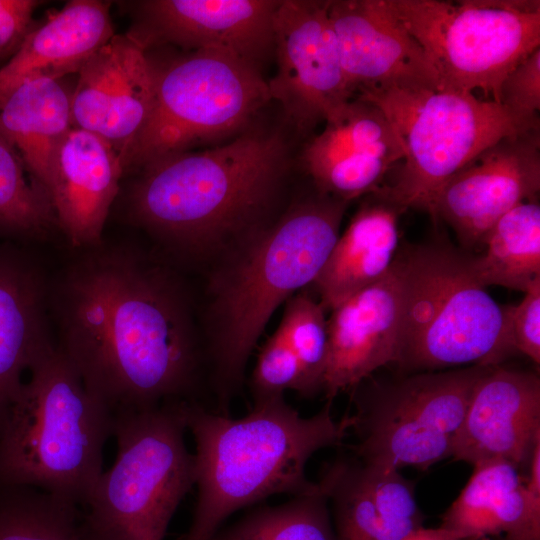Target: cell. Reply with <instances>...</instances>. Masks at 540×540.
<instances>
[{
	"mask_svg": "<svg viewBox=\"0 0 540 540\" xmlns=\"http://www.w3.org/2000/svg\"><path fill=\"white\" fill-rule=\"evenodd\" d=\"M212 540H336L321 490L254 510Z\"/></svg>",
	"mask_w": 540,
	"mask_h": 540,
	"instance_id": "obj_30",
	"label": "cell"
},
{
	"mask_svg": "<svg viewBox=\"0 0 540 540\" xmlns=\"http://www.w3.org/2000/svg\"><path fill=\"white\" fill-rule=\"evenodd\" d=\"M498 104L521 130L540 129V47L505 76Z\"/></svg>",
	"mask_w": 540,
	"mask_h": 540,
	"instance_id": "obj_33",
	"label": "cell"
},
{
	"mask_svg": "<svg viewBox=\"0 0 540 540\" xmlns=\"http://www.w3.org/2000/svg\"><path fill=\"white\" fill-rule=\"evenodd\" d=\"M250 387L253 405L284 397L287 390L303 396L300 364L278 330L265 342L258 354Z\"/></svg>",
	"mask_w": 540,
	"mask_h": 540,
	"instance_id": "obj_32",
	"label": "cell"
},
{
	"mask_svg": "<svg viewBox=\"0 0 540 540\" xmlns=\"http://www.w3.org/2000/svg\"><path fill=\"white\" fill-rule=\"evenodd\" d=\"M109 7L98 0H72L49 13L0 68V102L26 81L78 73L114 35Z\"/></svg>",
	"mask_w": 540,
	"mask_h": 540,
	"instance_id": "obj_22",
	"label": "cell"
},
{
	"mask_svg": "<svg viewBox=\"0 0 540 540\" xmlns=\"http://www.w3.org/2000/svg\"><path fill=\"white\" fill-rule=\"evenodd\" d=\"M512 463L492 459L473 473L443 516L442 525L463 540L505 534V540H540V524L526 509L525 481Z\"/></svg>",
	"mask_w": 540,
	"mask_h": 540,
	"instance_id": "obj_25",
	"label": "cell"
},
{
	"mask_svg": "<svg viewBox=\"0 0 540 540\" xmlns=\"http://www.w3.org/2000/svg\"><path fill=\"white\" fill-rule=\"evenodd\" d=\"M540 190V129L501 138L453 174L436 193L430 215L467 246L483 244L492 226Z\"/></svg>",
	"mask_w": 540,
	"mask_h": 540,
	"instance_id": "obj_13",
	"label": "cell"
},
{
	"mask_svg": "<svg viewBox=\"0 0 540 540\" xmlns=\"http://www.w3.org/2000/svg\"><path fill=\"white\" fill-rule=\"evenodd\" d=\"M403 158L400 139L382 110L355 95L308 142L302 163L316 190L349 203L380 189Z\"/></svg>",
	"mask_w": 540,
	"mask_h": 540,
	"instance_id": "obj_16",
	"label": "cell"
},
{
	"mask_svg": "<svg viewBox=\"0 0 540 540\" xmlns=\"http://www.w3.org/2000/svg\"><path fill=\"white\" fill-rule=\"evenodd\" d=\"M328 16L354 96L370 88H443L428 55L384 0L328 1Z\"/></svg>",
	"mask_w": 540,
	"mask_h": 540,
	"instance_id": "obj_17",
	"label": "cell"
},
{
	"mask_svg": "<svg viewBox=\"0 0 540 540\" xmlns=\"http://www.w3.org/2000/svg\"><path fill=\"white\" fill-rule=\"evenodd\" d=\"M277 73L267 82L286 118L305 133L354 97L328 16V1H280L273 19Z\"/></svg>",
	"mask_w": 540,
	"mask_h": 540,
	"instance_id": "obj_12",
	"label": "cell"
},
{
	"mask_svg": "<svg viewBox=\"0 0 540 540\" xmlns=\"http://www.w3.org/2000/svg\"><path fill=\"white\" fill-rule=\"evenodd\" d=\"M100 246L58 286L57 347L113 415L199 402L204 354L179 287L138 253Z\"/></svg>",
	"mask_w": 540,
	"mask_h": 540,
	"instance_id": "obj_1",
	"label": "cell"
},
{
	"mask_svg": "<svg viewBox=\"0 0 540 540\" xmlns=\"http://www.w3.org/2000/svg\"><path fill=\"white\" fill-rule=\"evenodd\" d=\"M286 170L278 134L247 133L146 164L130 192L132 220L170 248L203 256L262 228Z\"/></svg>",
	"mask_w": 540,
	"mask_h": 540,
	"instance_id": "obj_2",
	"label": "cell"
},
{
	"mask_svg": "<svg viewBox=\"0 0 540 540\" xmlns=\"http://www.w3.org/2000/svg\"><path fill=\"white\" fill-rule=\"evenodd\" d=\"M51 343L41 274L21 251L0 244V426L24 373Z\"/></svg>",
	"mask_w": 540,
	"mask_h": 540,
	"instance_id": "obj_23",
	"label": "cell"
},
{
	"mask_svg": "<svg viewBox=\"0 0 540 540\" xmlns=\"http://www.w3.org/2000/svg\"><path fill=\"white\" fill-rule=\"evenodd\" d=\"M367 196L312 283L324 309L332 311L381 279L397 256L404 210L378 191Z\"/></svg>",
	"mask_w": 540,
	"mask_h": 540,
	"instance_id": "obj_24",
	"label": "cell"
},
{
	"mask_svg": "<svg viewBox=\"0 0 540 540\" xmlns=\"http://www.w3.org/2000/svg\"><path fill=\"white\" fill-rule=\"evenodd\" d=\"M0 426V487H30L83 507L103 473L113 414L53 342Z\"/></svg>",
	"mask_w": 540,
	"mask_h": 540,
	"instance_id": "obj_5",
	"label": "cell"
},
{
	"mask_svg": "<svg viewBox=\"0 0 540 540\" xmlns=\"http://www.w3.org/2000/svg\"><path fill=\"white\" fill-rule=\"evenodd\" d=\"M355 95L382 110L403 146L396 181L377 191L404 211L430 214L436 193L453 174L501 138L524 132L501 105L474 93L386 87Z\"/></svg>",
	"mask_w": 540,
	"mask_h": 540,
	"instance_id": "obj_8",
	"label": "cell"
},
{
	"mask_svg": "<svg viewBox=\"0 0 540 540\" xmlns=\"http://www.w3.org/2000/svg\"><path fill=\"white\" fill-rule=\"evenodd\" d=\"M318 484L333 508L336 540H400L422 526L414 487L397 469L340 458Z\"/></svg>",
	"mask_w": 540,
	"mask_h": 540,
	"instance_id": "obj_20",
	"label": "cell"
},
{
	"mask_svg": "<svg viewBox=\"0 0 540 540\" xmlns=\"http://www.w3.org/2000/svg\"><path fill=\"white\" fill-rule=\"evenodd\" d=\"M55 226L49 192L0 132V237H43Z\"/></svg>",
	"mask_w": 540,
	"mask_h": 540,
	"instance_id": "obj_29",
	"label": "cell"
},
{
	"mask_svg": "<svg viewBox=\"0 0 540 540\" xmlns=\"http://www.w3.org/2000/svg\"><path fill=\"white\" fill-rule=\"evenodd\" d=\"M35 0H0V58L12 56L29 33Z\"/></svg>",
	"mask_w": 540,
	"mask_h": 540,
	"instance_id": "obj_35",
	"label": "cell"
},
{
	"mask_svg": "<svg viewBox=\"0 0 540 540\" xmlns=\"http://www.w3.org/2000/svg\"><path fill=\"white\" fill-rule=\"evenodd\" d=\"M182 409L195 442L198 489L183 540H212L228 516L269 496L315 492L319 484L306 477L308 460L339 445L350 429L349 416L334 418L331 402L310 417L284 397L253 405L239 419L197 401H184Z\"/></svg>",
	"mask_w": 540,
	"mask_h": 540,
	"instance_id": "obj_3",
	"label": "cell"
},
{
	"mask_svg": "<svg viewBox=\"0 0 540 540\" xmlns=\"http://www.w3.org/2000/svg\"><path fill=\"white\" fill-rule=\"evenodd\" d=\"M491 366L415 374L355 397L356 457L425 470L452 456L473 389Z\"/></svg>",
	"mask_w": 540,
	"mask_h": 540,
	"instance_id": "obj_11",
	"label": "cell"
},
{
	"mask_svg": "<svg viewBox=\"0 0 540 540\" xmlns=\"http://www.w3.org/2000/svg\"><path fill=\"white\" fill-rule=\"evenodd\" d=\"M71 95L59 79L22 83L0 102V132L48 191L58 145L73 127Z\"/></svg>",
	"mask_w": 540,
	"mask_h": 540,
	"instance_id": "obj_26",
	"label": "cell"
},
{
	"mask_svg": "<svg viewBox=\"0 0 540 540\" xmlns=\"http://www.w3.org/2000/svg\"><path fill=\"white\" fill-rule=\"evenodd\" d=\"M507 325L513 349L539 366L540 279L528 288L518 305L507 306Z\"/></svg>",
	"mask_w": 540,
	"mask_h": 540,
	"instance_id": "obj_34",
	"label": "cell"
},
{
	"mask_svg": "<svg viewBox=\"0 0 540 540\" xmlns=\"http://www.w3.org/2000/svg\"><path fill=\"white\" fill-rule=\"evenodd\" d=\"M403 317L396 363L406 370L497 366L515 350L500 306L475 278L469 255L443 244L399 252Z\"/></svg>",
	"mask_w": 540,
	"mask_h": 540,
	"instance_id": "obj_6",
	"label": "cell"
},
{
	"mask_svg": "<svg viewBox=\"0 0 540 540\" xmlns=\"http://www.w3.org/2000/svg\"><path fill=\"white\" fill-rule=\"evenodd\" d=\"M320 302L306 292L293 295L277 330L294 352L303 374V396L323 390L329 354L328 325Z\"/></svg>",
	"mask_w": 540,
	"mask_h": 540,
	"instance_id": "obj_31",
	"label": "cell"
},
{
	"mask_svg": "<svg viewBox=\"0 0 540 540\" xmlns=\"http://www.w3.org/2000/svg\"><path fill=\"white\" fill-rule=\"evenodd\" d=\"M540 442V379L535 373L489 367L478 379L452 457L471 465L501 459L527 467Z\"/></svg>",
	"mask_w": 540,
	"mask_h": 540,
	"instance_id": "obj_19",
	"label": "cell"
},
{
	"mask_svg": "<svg viewBox=\"0 0 540 540\" xmlns=\"http://www.w3.org/2000/svg\"><path fill=\"white\" fill-rule=\"evenodd\" d=\"M155 98V69L126 34L113 35L78 71L72 123L108 142L122 162L147 124Z\"/></svg>",
	"mask_w": 540,
	"mask_h": 540,
	"instance_id": "obj_15",
	"label": "cell"
},
{
	"mask_svg": "<svg viewBox=\"0 0 540 540\" xmlns=\"http://www.w3.org/2000/svg\"><path fill=\"white\" fill-rule=\"evenodd\" d=\"M154 69L152 113L123 159L126 172L238 130L270 100L257 66L229 51L195 50Z\"/></svg>",
	"mask_w": 540,
	"mask_h": 540,
	"instance_id": "obj_10",
	"label": "cell"
},
{
	"mask_svg": "<svg viewBox=\"0 0 540 540\" xmlns=\"http://www.w3.org/2000/svg\"><path fill=\"white\" fill-rule=\"evenodd\" d=\"M420 44L443 88L498 103L505 76L540 47L539 0H384Z\"/></svg>",
	"mask_w": 540,
	"mask_h": 540,
	"instance_id": "obj_9",
	"label": "cell"
},
{
	"mask_svg": "<svg viewBox=\"0 0 540 540\" xmlns=\"http://www.w3.org/2000/svg\"><path fill=\"white\" fill-rule=\"evenodd\" d=\"M327 320L329 354L323 391L328 402L377 369L396 363L403 317L399 252L378 281L349 297Z\"/></svg>",
	"mask_w": 540,
	"mask_h": 540,
	"instance_id": "obj_18",
	"label": "cell"
},
{
	"mask_svg": "<svg viewBox=\"0 0 540 540\" xmlns=\"http://www.w3.org/2000/svg\"><path fill=\"white\" fill-rule=\"evenodd\" d=\"M400 540H463L455 531L440 526L438 528H416Z\"/></svg>",
	"mask_w": 540,
	"mask_h": 540,
	"instance_id": "obj_36",
	"label": "cell"
},
{
	"mask_svg": "<svg viewBox=\"0 0 540 540\" xmlns=\"http://www.w3.org/2000/svg\"><path fill=\"white\" fill-rule=\"evenodd\" d=\"M0 540H97L82 508L29 487L0 489Z\"/></svg>",
	"mask_w": 540,
	"mask_h": 540,
	"instance_id": "obj_28",
	"label": "cell"
},
{
	"mask_svg": "<svg viewBox=\"0 0 540 540\" xmlns=\"http://www.w3.org/2000/svg\"><path fill=\"white\" fill-rule=\"evenodd\" d=\"M125 172L101 137L72 127L55 152L48 184L58 227L76 248L101 245L109 210Z\"/></svg>",
	"mask_w": 540,
	"mask_h": 540,
	"instance_id": "obj_21",
	"label": "cell"
},
{
	"mask_svg": "<svg viewBox=\"0 0 540 540\" xmlns=\"http://www.w3.org/2000/svg\"><path fill=\"white\" fill-rule=\"evenodd\" d=\"M347 205L315 189L276 223L232 247L211 284L205 353L216 412L229 415L249 356L276 308L323 268Z\"/></svg>",
	"mask_w": 540,
	"mask_h": 540,
	"instance_id": "obj_4",
	"label": "cell"
},
{
	"mask_svg": "<svg viewBox=\"0 0 540 540\" xmlns=\"http://www.w3.org/2000/svg\"><path fill=\"white\" fill-rule=\"evenodd\" d=\"M479 256H469L471 270L483 286L526 292L540 279V205L524 201L489 230Z\"/></svg>",
	"mask_w": 540,
	"mask_h": 540,
	"instance_id": "obj_27",
	"label": "cell"
},
{
	"mask_svg": "<svg viewBox=\"0 0 540 540\" xmlns=\"http://www.w3.org/2000/svg\"><path fill=\"white\" fill-rule=\"evenodd\" d=\"M183 402L113 415L116 459L82 507L97 540L164 539L179 504L195 485Z\"/></svg>",
	"mask_w": 540,
	"mask_h": 540,
	"instance_id": "obj_7",
	"label": "cell"
},
{
	"mask_svg": "<svg viewBox=\"0 0 540 540\" xmlns=\"http://www.w3.org/2000/svg\"><path fill=\"white\" fill-rule=\"evenodd\" d=\"M280 1L144 0L130 2L126 35L146 52L173 44L220 49L253 63L274 49L273 19Z\"/></svg>",
	"mask_w": 540,
	"mask_h": 540,
	"instance_id": "obj_14",
	"label": "cell"
}]
</instances>
